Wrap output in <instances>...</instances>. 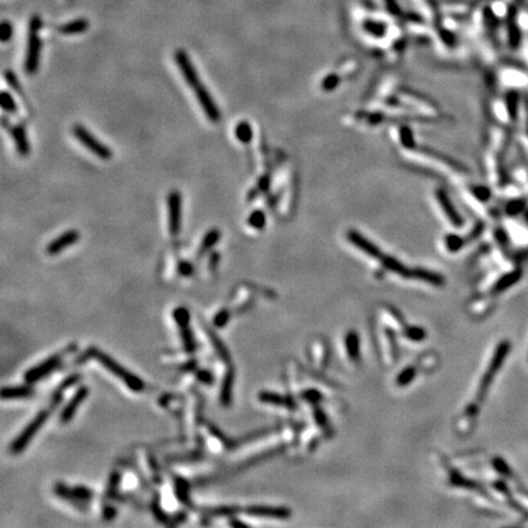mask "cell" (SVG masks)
Returning a JSON list of instances; mask_svg holds the SVG:
<instances>
[{
	"instance_id": "cell-26",
	"label": "cell",
	"mask_w": 528,
	"mask_h": 528,
	"mask_svg": "<svg viewBox=\"0 0 528 528\" xmlns=\"http://www.w3.org/2000/svg\"><path fill=\"white\" fill-rule=\"evenodd\" d=\"M0 102H2V108L4 112L9 113V114H15V113L17 112L16 102L14 100L13 96L7 92V91L2 92V99H0Z\"/></svg>"
},
{
	"instance_id": "cell-40",
	"label": "cell",
	"mask_w": 528,
	"mask_h": 528,
	"mask_svg": "<svg viewBox=\"0 0 528 528\" xmlns=\"http://www.w3.org/2000/svg\"><path fill=\"white\" fill-rule=\"evenodd\" d=\"M219 259H220V255H219V252H213L212 255H210L209 257V269L212 271L216 270V267H218V263H219Z\"/></svg>"
},
{
	"instance_id": "cell-22",
	"label": "cell",
	"mask_w": 528,
	"mask_h": 528,
	"mask_svg": "<svg viewBox=\"0 0 528 528\" xmlns=\"http://www.w3.org/2000/svg\"><path fill=\"white\" fill-rule=\"evenodd\" d=\"M175 494L178 499L186 506H193L190 500V494H188V484L184 478L176 477L175 478Z\"/></svg>"
},
{
	"instance_id": "cell-27",
	"label": "cell",
	"mask_w": 528,
	"mask_h": 528,
	"mask_svg": "<svg viewBox=\"0 0 528 528\" xmlns=\"http://www.w3.org/2000/svg\"><path fill=\"white\" fill-rule=\"evenodd\" d=\"M248 225L251 228L257 229V230H262L265 225V214L262 210H253V212L248 216Z\"/></svg>"
},
{
	"instance_id": "cell-14",
	"label": "cell",
	"mask_w": 528,
	"mask_h": 528,
	"mask_svg": "<svg viewBox=\"0 0 528 528\" xmlns=\"http://www.w3.org/2000/svg\"><path fill=\"white\" fill-rule=\"evenodd\" d=\"M234 381H235L234 368L229 367L227 373H225V375H224V379H223L221 387H220V402L223 406H225V407L230 406L231 401H233Z\"/></svg>"
},
{
	"instance_id": "cell-11",
	"label": "cell",
	"mask_w": 528,
	"mask_h": 528,
	"mask_svg": "<svg viewBox=\"0 0 528 528\" xmlns=\"http://www.w3.org/2000/svg\"><path fill=\"white\" fill-rule=\"evenodd\" d=\"M87 395H88L87 386L82 385L78 387V389L76 390V393L72 395V398L69 400L68 404L65 405V407L63 408L62 413H60V416H59L60 422H62L63 424L69 423L70 421L72 420V417L75 416L76 411H77V408L80 407V405L84 402V400L87 398Z\"/></svg>"
},
{
	"instance_id": "cell-5",
	"label": "cell",
	"mask_w": 528,
	"mask_h": 528,
	"mask_svg": "<svg viewBox=\"0 0 528 528\" xmlns=\"http://www.w3.org/2000/svg\"><path fill=\"white\" fill-rule=\"evenodd\" d=\"M72 133H74V136L76 137L77 141H80L88 151L92 152V153L96 155V157H98L99 159H112V149L109 148L108 146H105L104 143L100 142L99 140H97L85 126H82L80 124H75L74 127H72Z\"/></svg>"
},
{
	"instance_id": "cell-12",
	"label": "cell",
	"mask_w": 528,
	"mask_h": 528,
	"mask_svg": "<svg viewBox=\"0 0 528 528\" xmlns=\"http://www.w3.org/2000/svg\"><path fill=\"white\" fill-rule=\"evenodd\" d=\"M3 125L5 126V129L9 130V133H11V136H13L14 143L17 149V153L22 155V157H26V155L30 153V151H31V148H30L29 140H27L25 127H23L22 125H14V126L10 125V126H9L4 119H3Z\"/></svg>"
},
{
	"instance_id": "cell-6",
	"label": "cell",
	"mask_w": 528,
	"mask_h": 528,
	"mask_svg": "<svg viewBox=\"0 0 528 528\" xmlns=\"http://www.w3.org/2000/svg\"><path fill=\"white\" fill-rule=\"evenodd\" d=\"M510 347H511V345H510L509 341H503V343L496 347L495 352H494V355H493V358H491L489 367H488L487 372H485L484 377L482 378V383H481V386H479V392H478L479 400L483 399L485 396V394H487V390L489 389L491 381H493L494 375H495L496 372H499V369L502 368L506 356H508V353L510 352Z\"/></svg>"
},
{
	"instance_id": "cell-23",
	"label": "cell",
	"mask_w": 528,
	"mask_h": 528,
	"mask_svg": "<svg viewBox=\"0 0 528 528\" xmlns=\"http://www.w3.org/2000/svg\"><path fill=\"white\" fill-rule=\"evenodd\" d=\"M235 135H236V138L239 140V141L241 143H249L252 141V137H253V131H252V126L249 125L248 121H240L239 124L236 125V127H235Z\"/></svg>"
},
{
	"instance_id": "cell-34",
	"label": "cell",
	"mask_w": 528,
	"mask_h": 528,
	"mask_svg": "<svg viewBox=\"0 0 528 528\" xmlns=\"http://www.w3.org/2000/svg\"><path fill=\"white\" fill-rule=\"evenodd\" d=\"M178 270L180 273V275L181 276H191L192 274H193V265H192L191 262L188 261H180L179 262V265H178Z\"/></svg>"
},
{
	"instance_id": "cell-31",
	"label": "cell",
	"mask_w": 528,
	"mask_h": 528,
	"mask_svg": "<svg viewBox=\"0 0 528 528\" xmlns=\"http://www.w3.org/2000/svg\"><path fill=\"white\" fill-rule=\"evenodd\" d=\"M414 375H416V368H414V367L406 368L405 371L402 372V373L398 377V379H396V383H398V385H400V386L407 385V384L411 383V380L413 379Z\"/></svg>"
},
{
	"instance_id": "cell-29",
	"label": "cell",
	"mask_w": 528,
	"mask_h": 528,
	"mask_svg": "<svg viewBox=\"0 0 528 528\" xmlns=\"http://www.w3.org/2000/svg\"><path fill=\"white\" fill-rule=\"evenodd\" d=\"M206 511L208 512L209 515L229 516V517H233V515L237 514L240 510H239V508H236V506H219V508L207 509Z\"/></svg>"
},
{
	"instance_id": "cell-41",
	"label": "cell",
	"mask_w": 528,
	"mask_h": 528,
	"mask_svg": "<svg viewBox=\"0 0 528 528\" xmlns=\"http://www.w3.org/2000/svg\"><path fill=\"white\" fill-rule=\"evenodd\" d=\"M115 516H117V510L113 506H104V509H103V517H104V520H113Z\"/></svg>"
},
{
	"instance_id": "cell-17",
	"label": "cell",
	"mask_w": 528,
	"mask_h": 528,
	"mask_svg": "<svg viewBox=\"0 0 528 528\" xmlns=\"http://www.w3.org/2000/svg\"><path fill=\"white\" fill-rule=\"evenodd\" d=\"M90 27V22L86 19H77L71 21V22L65 23V25L60 26L58 29V32L62 33L65 36H72V35H80L87 31V29Z\"/></svg>"
},
{
	"instance_id": "cell-3",
	"label": "cell",
	"mask_w": 528,
	"mask_h": 528,
	"mask_svg": "<svg viewBox=\"0 0 528 528\" xmlns=\"http://www.w3.org/2000/svg\"><path fill=\"white\" fill-rule=\"evenodd\" d=\"M42 25H43V22H42L41 16L33 15L29 26V42H27V51L25 60V71L26 74L29 75L36 74L39 66V58H41L42 49Z\"/></svg>"
},
{
	"instance_id": "cell-36",
	"label": "cell",
	"mask_w": 528,
	"mask_h": 528,
	"mask_svg": "<svg viewBox=\"0 0 528 528\" xmlns=\"http://www.w3.org/2000/svg\"><path fill=\"white\" fill-rule=\"evenodd\" d=\"M493 465H494V467H495L496 471L500 473V475H503V476L511 475V469H510L509 465L503 459H500V457H496V459L494 460Z\"/></svg>"
},
{
	"instance_id": "cell-7",
	"label": "cell",
	"mask_w": 528,
	"mask_h": 528,
	"mask_svg": "<svg viewBox=\"0 0 528 528\" xmlns=\"http://www.w3.org/2000/svg\"><path fill=\"white\" fill-rule=\"evenodd\" d=\"M174 60L178 64L180 71H181L182 76H184L185 82L192 88V90H196L197 87H200L201 85H202L201 84L197 70L194 69L190 57H188V54L186 53L184 49H178L174 53Z\"/></svg>"
},
{
	"instance_id": "cell-38",
	"label": "cell",
	"mask_w": 528,
	"mask_h": 528,
	"mask_svg": "<svg viewBox=\"0 0 528 528\" xmlns=\"http://www.w3.org/2000/svg\"><path fill=\"white\" fill-rule=\"evenodd\" d=\"M152 511H153V514L155 516V518H157L158 521L159 522H168V520H169V517H168L165 512L161 510V508L159 506V504H158V502H153V504H152Z\"/></svg>"
},
{
	"instance_id": "cell-2",
	"label": "cell",
	"mask_w": 528,
	"mask_h": 528,
	"mask_svg": "<svg viewBox=\"0 0 528 528\" xmlns=\"http://www.w3.org/2000/svg\"><path fill=\"white\" fill-rule=\"evenodd\" d=\"M84 357H92V358L97 359L106 371H109L113 375L123 380V383L126 384L132 392L141 393L145 389V383L141 378L131 373L129 369L123 367L120 363H118L114 358L103 352L102 350L97 349V347H90V349H87Z\"/></svg>"
},
{
	"instance_id": "cell-9",
	"label": "cell",
	"mask_w": 528,
	"mask_h": 528,
	"mask_svg": "<svg viewBox=\"0 0 528 528\" xmlns=\"http://www.w3.org/2000/svg\"><path fill=\"white\" fill-rule=\"evenodd\" d=\"M194 94H196L198 103H200L201 108L206 114V117L208 118L210 123H219L220 121V110H219L218 105L213 99V97L210 96L209 91L207 90L206 86L201 85L200 87H197L196 90H193Z\"/></svg>"
},
{
	"instance_id": "cell-33",
	"label": "cell",
	"mask_w": 528,
	"mask_h": 528,
	"mask_svg": "<svg viewBox=\"0 0 528 528\" xmlns=\"http://www.w3.org/2000/svg\"><path fill=\"white\" fill-rule=\"evenodd\" d=\"M406 337L413 341H421L426 338V331L422 328H418V326H411L406 330Z\"/></svg>"
},
{
	"instance_id": "cell-28",
	"label": "cell",
	"mask_w": 528,
	"mask_h": 528,
	"mask_svg": "<svg viewBox=\"0 0 528 528\" xmlns=\"http://www.w3.org/2000/svg\"><path fill=\"white\" fill-rule=\"evenodd\" d=\"M365 30L371 35L375 36V37H380L385 33V25L381 22H377V21H366L365 22Z\"/></svg>"
},
{
	"instance_id": "cell-18",
	"label": "cell",
	"mask_w": 528,
	"mask_h": 528,
	"mask_svg": "<svg viewBox=\"0 0 528 528\" xmlns=\"http://www.w3.org/2000/svg\"><path fill=\"white\" fill-rule=\"evenodd\" d=\"M258 398L262 402H265V404L284 406V407H290V408L295 407V402L292 401L291 399L286 398V396L279 395V394H275V393L262 392L258 395Z\"/></svg>"
},
{
	"instance_id": "cell-35",
	"label": "cell",
	"mask_w": 528,
	"mask_h": 528,
	"mask_svg": "<svg viewBox=\"0 0 528 528\" xmlns=\"http://www.w3.org/2000/svg\"><path fill=\"white\" fill-rule=\"evenodd\" d=\"M11 36H13V26L8 21H4L2 26H0V38H2V42H4V43L8 42L11 38Z\"/></svg>"
},
{
	"instance_id": "cell-19",
	"label": "cell",
	"mask_w": 528,
	"mask_h": 528,
	"mask_svg": "<svg viewBox=\"0 0 528 528\" xmlns=\"http://www.w3.org/2000/svg\"><path fill=\"white\" fill-rule=\"evenodd\" d=\"M220 237H221V233L219 229H210L208 233L204 235L202 242H201L200 249H198V256L202 257V256L206 255L209 249H212L213 247H214L216 243L219 242Z\"/></svg>"
},
{
	"instance_id": "cell-42",
	"label": "cell",
	"mask_w": 528,
	"mask_h": 528,
	"mask_svg": "<svg viewBox=\"0 0 528 528\" xmlns=\"http://www.w3.org/2000/svg\"><path fill=\"white\" fill-rule=\"evenodd\" d=\"M229 524H230V526H233V527H239V526L240 527H248V524H247L246 522L237 520V518H235V517H231V520H230V522H229Z\"/></svg>"
},
{
	"instance_id": "cell-39",
	"label": "cell",
	"mask_w": 528,
	"mask_h": 528,
	"mask_svg": "<svg viewBox=\"0 0 528 528\" xmlns=\"http://www.w3.org/2000/svg\"><path fill=\"white\" fill-rule=\"evenodd\" d=\"M385 4H386V8H387V11H389L390 14L393 15H399L400 14V7L399 4L396 3V0H385Z\"/></svg>"
},
{
	"instance_id": "cell-1",
	"label": "cell",
	"mask_w": 528,
	"mask_h": 528,
	"mask_svg": "<svg viewBox=\"0 0 528 528\" xmlns=\"http://www.w3.org/2000/svg\"><path fill=\"white\" fill-rule=\"evenodd\" d=\"M62 400H63V392L57 390L55 394H54V396H53V400H51L50 406H48V407L44 408V410L39 411L31 422L27 424L25 428H23L22 432H21L20 434L15 438V440L11 442V445H10L11 453L17 455L25 450V448L30 444V442H31L33 436L37 434L38 430L44 426L45 421H47L48 417L50 416L54 408H55L57 406L62 402Z\"/></svg>"
},
{
	"instance_id": "cell-37",
	"label": "cell",
	"mask_w": 528,
	"mask_h": 528,
	"mask_svg": "<svg viewBox=\"0 0 528 528\" xmlns=\"http://www.w3.org/2000/svg\"><path fill=\"white\" fill-rule=\"evenodd\" d=\"M196 375H197V379L200 380L201 383L206 384V385H212L213 381H214V377H213V374L208 371H204V369L197 371Z\"/></svg>"
},
{
	"instance_id": "cell-4",
	"label": "cell",
	"mask_w": 528,
	"mask_h": 528,
	"mask_svg": "<svg viewBox=\"0 0 528 528\" xmlns=\"http://www.w3.org/2000/svg\"><path fill=\"white\" fill-rule=\"evenodd\" d=\"M76 350H77V346H76L75 344H72L66 347V349L60 351V352L55 353V355L48 357L47 359H44V361L39 363V365H36L35 367L30 368L25 373V381L29 384H33L36 383V381L43 379V378L49 375L51 372L55 371V369L59 367L60 363L63 362V359L65 358L69 353L76 352Z\"/></svg>"
},
{
	"instance_id": "cell-30",
	"label": "cell",
	"mask_w": 528,
	"mask_h": 528,
	"mask_svg": "<svg viewBox=\"0 0 528 528\" xmlns=\"http://www.w3.org/2000/svg\"><path fill=\"white\" fill-rule=\"evenodd\" d=\"M181 339L182 343H184V347L187 352H193L196 350V344H194L193 335L190 330V328H182L181 329Z\"/></svg>"
},
{
	"instance_id": "cell-16",
	"label": "cell",
	"mask_w": 528,
	"mask_h": 528,
	"mask_svg": "<svg viewBox=\"0 0 528 528\" xmlns=\"http://www.w3.org/2000/svg\"><path fill=\"white\" fill-rule=\"evenodd\" d=\"M202 326H203L204 331L207 332V337H208L210 344H212V346L214 347L215 352L218 353V356L220 357V358L224 362H227V363L230 362V359H231L230 353H229V351L227 349V346H225V345H224V343H223V341L220 340V338H219L218 335H216L215 332L213 331L208 325L202 324Z\"/></svg>"
},
{
	"instance_id": "cell-8",
	"label": "cell",
	"mask_w": 528,
	"mask_h": 528,
	"mask_svg": "<svg viewBox=\"0 0 528 528\" xmlns=\"http://www.w3.org/2000/svg\"><path fill=\"white\" fill-rule=\"evenodd\" d=\"M168 212H169V231L173 236H178L181 230L182 197L180 191L174 190L168 194Z\"/></svg>"
},
{
	"instance_id": "cell-15",
	"label": "cell",
	"mask_w": 528,
	"mask_h": 528,
	"mask_svg": "<svg viewBox=\"0 0 528 528\" xmlns=\"http://www.w3.org/2000/svg\"><path fill=\"white\" fill-rule=\"evenodd\" d=\"M35 395V390L29 385H17V386H5L2 390L3 400H15V399H26Z\"/></svg>"
},
{
	"instance_id": "cell-24",
	"label": "cell",
	"mask_w": 528,
	"mask_h": 528,
	"mask_svg": "<svg viewBox=\"0 0 528 528\" xmlns=\"http://www.w3.org/2000/svg\"><path fill=\"white\" fill-rule=\"evenodd\" d=\"M346 349L349 356L352 359H357L359 356V340L355 331H350L346 337Z\"/></svg>"
},
{
	"instance_id": "cell-20",
	"label": "cell",
	"mask_w": 528,
	"mask_h": 528,
	"mask_svg": "<svg viewBox=\"0 0 528 528\" xmlns=\"http://www.w3.org/2000/svg\"><path fill=\"white\" fill-rule=\"evenodd\" d=\"M522 276V271L520 269L517 270H514L511 271V273H508L505 274V275L500 277L499 280H497L495 285H494L493 288V291L494 292H502L504 291V290L511 288L514 284H516L518 282V280L521 279Z\"/></svg>"
},
{
	"instance_id": "cell-13",
	"label": "cell",
	"mask_w": 528,
	"mask_h": 528,
	"mask_svg": "<svg viewBox=\"0 0 528 528\" xmlns=\"http://www.w3.org/2000/svg\"><path fill=\"white\" fill-rule=\"evenodd\" d=\"M243 511H245L247 515H251V516L280 518V520L288 518L289 516L291 515V512H290L289 510L285 508H271V506H262V505L248 506V508H246Z\"/></svg>"
},
{
	"instance_id": "cell-32",
	"label": "cell",
	"mask_w": 528,
	"mask_h": 528,
	"mask_svg": "<svg viewBox=\"0 0 528 528\" xmlns=\"http://www.w3.org/2000/svg\"><path fill=\"white\" fill-rule=\"evenodd\" d=\"M229 319H230V312L224 308V310L219 311V312L215 314L214 319H213V324H214L216 328H223V326L228 324Z\"/></svg>"
},
{
	"instance_id": "cell-25",
	"label": "cell",
	"mask_w": 528,
	"mask_h": 528,
	"mask_svg": "<svg viewBox=\"0 0 528 528\" xmlns=\"http://www.w3.org/2000/svg\"><path fill=\"white\" fill-rule=\"evenodd\" d=\"M173 317L174 319H175V322L178 323L180 329L187 328L188 323H190V313H188V311L186 310V308L179 307L176 308V310H174Z\"/></svg>"
},
{
	"instance_id": "cell-10",
	"label": "cell",
	"mask_w": 528,
	"mask_h": 528,
	"mask_svg": "<svg viewBox=\"0 0 528 528\" xmlns=\"http://www.w3.org/2000/svg\"><path fill=\"white\" fill-rule=\"evenodd\" d=\"M78 240H80V233L75 230V229H71V230L65 231V233H63L60 236H58L57 239H54L51 242L48 243L45 252L49 256H57L65 248L77 242Z\"/></svg>"
},
{
	"instance_id": "cell-21",
	"label": "cell",
	"mask_w": 528,
	"mask_h": 528,
	"mask_svg": "<svg viewBox=\"0 0 528 528\" xmlns=\"http://www.w3.org/2000/svg\"><path fill=\"white\" fill-rule=\"evenodd\" d=\"M509 39L511 47H517L520 44V30H518L517 25H516V10L514 7L510 8L509 15Z\"/></svg>"
}]
</instances>
